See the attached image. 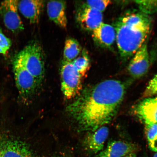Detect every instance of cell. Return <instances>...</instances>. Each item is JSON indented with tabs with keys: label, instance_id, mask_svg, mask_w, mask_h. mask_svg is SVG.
<instances>
[{
	"label": "cell",
	"instance_id": "cell-15",
	"mask_svg": "<svg viewBox=\"0 0 157 157\" xmlns=\"http://www.w3.org/2000/svg\"><path fill=\"white\" fill-rule=\"evenodd\" d=\"M93 31L94 40L103 47L111 46L116 39L114 27L109 24L103 23Z\"/></svg>",
	"mask_w": 157,
	"mask_h": 157
},
{
	"label": "cell",
	"instance_id": "cell-1",
	"mask_svg": "<svg viewBox=\"0 0 157 157\" xmlns=\"http://www.w3.org/2000/svg\"><path fill=\"white\" fill-rule=\"evenodd\" d=\"M127 88L124 82L104 80L80 92L67 111L80 130L93 132L109 123L116 114Z\"/></svg>",
	"mask_w": 157,
	"mask_h": 157
},
{
	"label": "cell",
	"instance_id": "cell-10",
	"mask_svg": "<svg viewBox=\"0 0 157 157\" xmlns=\"http://www.w3.org/2000/svg\"><path fill=\"white\" fill-rule=\"evenodd\" d=\"M109 134V128L105 126H102L93 132H90L84 139V148L92 154H98L103 150L104 144Z\"/></svg>",
	"mask_w": 157,
	"mask_h": 157
},
{
	"label": "cell",
	"instance_id": "cell-11",
	"mask_svg": "<svg viewBox=\"0 0 157 157\" xmlns=\"http://www.w3.org/2000/svg\"><path fill=\"white\" fill-rule=\"evenodd\" d=\"M135 113L145 124H157V97L147 98L137 105Z\"/></svg>",
	"mask_w": 157,
	"mask_h": 157
},
{
	"label": "cell",
	"instance_id": "cell-8",
	"mask_svg": "<svg viewBox=\"0 0 157 157\" xmlns=\"http://www.w3.org/2000/svg\"><path fill=\"white\" fill-rule=\"evenodd\" d=\"M150 65L148 48L145 42L134 55L129 63L128 71L133 78H140L148 72Z\"/></svg>",
	"mask_w": 157,
	"mask_h": 157
},
{
	"label": "cell",
	"instance_id": "cell-6",
	"mask_svg": "<svg viewBox=\"0 0 157 157\" xmlns=\"http://www.w3.org/2000/svg\"><path fill=\"white\" fill-rule=\"evenodd\" d=\"M0 157H46L36 155L29 145L22 140L2 136H0Z\"/></svg>",
	"mask_w": 157,
	"mask_h": 157
},
{
	"label": "cell",
	"instance_id": "cell-17",
	"mask_svg": "<svg viewBox=\"0 0 157 157\" xmlns=\"http://www.w3.org/2000/svg\"><path fill=\"white\" fill-rule=\"evenodd\" d=\"M77 71L83 78L86 76L90 68V61L87 54L76 58L72 62Z\"/></svg>",
	"mask_w": 157,
	"mask_h": 157
},
{
	"label": "cell",
	"instance_id": "cell-4",
	"mask_svg": "<svg viewBox=\"0 0 157 157\" xmlns=\"http://www.w3.org/2000/svg\"><path fill=\"white\" fill-rule=\"evenodd\" d=\"M61 90L65 98L70 99L81 92L82 78L72 62H63L60 69Z\"/></svg>",
	"mask_w": 157,
	"mask_h": 157
},
{
	"label": "cell",
	"instance_id": "cell-20",
	"mask_svg": "<svg viewBox=\"0 0 157 157\" xmlns=\"http://www.w3.org/2000/svg\"><path fill=\"white\" fill-rule=\"evenodd\" d=\"M157 94V74L149 82L146 90L143 93V97H150Z\"/></svg>",
	"mask_w": 157,
	"mask_h": 157
},
{
	"label": "cell",
	"instance_id": "cell-7",
	"mask_svg": "<svg viewBox=\"0 0 157 157\" xmlns=\"http://www.w3.org/2000/svg\"><path fill=\"white\" fill-rule=\"evenodd\" d=\"M19 1L8 0L0 3V14L7 28L14 33L21 32L24 25L18 13Z\"/></svg>",
	"mask_w": 157,
	"mask_h": 157
},
{
	"label": "cell",
	"instance_id": "cell-22",
	"mask_svg": "<svg viewBox=\"0 0 157 157\" xmlns=\"http://www.w3.org/2000/svg\"><path fill=\"white\" fill-rule=\"evenodd\" d=\"M11 44V40L0 29V53L5 54L10 48Z\"/></svg>",
	"mask_w": 157,
	"mask_h": 157
},
{
	"label": "cell",
	"instance_id": "cell-25",
	"mask_svg": "<svg viewBox=\"0 0 157 157\" xmlns=\"http://www.w3.org/2000/svg\"><path fill=\"white\" fill-rule=\"evenodd\" d=\"M153 157H157V152L155 154Z\"/></svg>",
	"mask_w": 157,
	"mask_h": 157
},
{
	"label": "cell",
	"instance_id": "cell-18",
	"mask_svg": "<svg viewBox=\"0 0 157 157\" xmlns=\"http://www.w3.org/2000/svg\"><path fill=\"white\" fill-rule=\"evenodd\" d=\"M141 12L148 15L157 12V1H135Z\"/></svg>",
	"mask_w": 157,
	"mask_h": 157
},
{
	"label": "cell",
	"instance_id": "cell-14",
	"mask_svg": "<svg viewBox=\"0 0 157 157\" xmlns=\"http://www.w3.org/2000/svg\"><path fill=\"white\" fill-rule=\"evenodd\" d=\"M66 3L64 1H50L47 4V13L49 18L62 28L67 26Z\"/></svg>",
	"mask_w": 157,
	"mask_h": 157
},
{
	"label": "cell",
	"instance_id": "cell-13",
	"mask_svg": "<svg viewBox=\"0 0 157 157\" xmlns=\"http://www.w3.org/2000/svg\"><path fill=\"white\" fill-rule=\"evenodd\" d=\"M44 5L41 0H23L19 1L18 9L31 23L35 24L39 22Z\"/></svg>",
	"mask_w": 157,
	"mask_h": 157
},
{
	"label": "cell",
	"instance_id": "cell-16",
	"mask_svg": "<svg viewBox=\"0 0 157 157\" xmlns=\"http://www.w3.org/2000/svg\"><path fill=\"white\" fill-rule=\"evenodd\" d=\"M81 51V47L75 39L68 38L65 42L63 62H72L75 59Z\"/></svg>",
	"mask_w": 157,
	"mask_h": 157
},
{
	"label": "cell",
	"instance_id": "cell-2",
	"mask_svg": "<svg viewBox=\"0 0 157 157\" xmlns=\"http://www.w3.org/2000/svg\"><path fill=\"white\" fill-rule=\"evenodd\" d=\"M151 21L148 15L140 12L128 13L115 21L116 40L121 58H130L144 44Z\"/></svg>",
	"mask_w": 157,
	"mask_h": 157
},
{
	"label": "cell",
	"instance_id": "cell-9",
	"mask_svg": "<svg viewBox=\"0 0 157 157\" xmlns=\"http://www.w3.org/2000/svg\"><path fill=\"white\" fill-rule=\"evenodd\" d=\"M76 19L82 28L93 31L103 22L102 13L83 5L76 13Z\"/></svg>",
	"mask_w": 157,
	"mask_h": 157
},
{
	"label": "cell",
	"instance_id": "cell-12",
	"mask_svg": "<svg viewBox=\"0 0 157 157\" xmlns=\"http://www.w3.org/2000/svg\"><path fill=\"white\" fill-rule=\"evenodd\" d=\"M136 148V146L131 143L112 141L95 157H122L134 153Z\"/></svg>",
	"mask_w": 157,
	"mask_h": 157
},
{
	"label": "cell",
	"instance_id": "cell-24",
	"mask_svg": "<svg viewBox=\"0 0 157 157\" xmlns=\"http://www.w3.org/2000/svg\"><path fill=\"white\" fill-rule=\"evenodd\" d=\"M126 157H137L136 155H135V153H132L129 154L127 155Z\"/></svg>",
	"mask_w": 157,
	"mask_h": 157
},
{
	"label": "cell",
	"instance_id": "cell-23",
	"mask_svg": "<svg viewBox=\"0 0 157 157\" xmlns=\"http://www.w3.org/2000/svg\"><path fill=\"white\" fill-rule=\"evenodd\" d=\"M149 146L152 151L157 152V135L152 142L149 144Z\"/></svg>",
	"mask_w": 157,
	"mask_h": 157
},
{
	"label": "cell",
	"instance_id": "cell-19",
	"mask_svg": "<svg viewBox=\"0 0 157 157\" xmlns=\"http://www.w3.org/2000/svg\"><path fill=\"white\" fill-rule=\"evenodd\" d=\"M109 0H96L86 1L84 3V6L90 9L96 10L102 13L106 9L110 3Z\"/></svg>",
	"mask_w": 157,
	"mask_h": 157
},
{
	"label": "cell",
	"instance_id": "cell-3",
	"mask_svg": "<svg viewBox=\"0 0 157 157\" xmlns=\"http://www.w3.org/2000/svg\"><path fill=\"white\" fill-rule=\"evenodd\" d=\"M16 57L40 84L44 78L45 68L44 53L40 45L36 43L29 44Z\"/></svg>",
	"mask_w": 157,
	"mask_h": 157
},
{
	"label": "cell",
	"instance_id": "cell-21",
	"mask_svg": "<svg viewBox=\"0 0 157 157\" xmlns=\"http://www.w3.org/2000/svg\"><path fill=\"white\" fill-rule=\"evenodd\" d=\"M146 125L147 136L148 144L152 142L157 135V124L155 123L145 124Z\"/></svg>",
	"mask_w": 157,
	"mask_h": 157
},
{
	"label": "cell",
	"instance_id": "cell-5",
	"mask_svg": "<svg viewBox=\"0 0 157 157\" xmlns=\"http://www.w3.org/2000/svg\"><path fill=\"white\" fill-rule=\"evenodd\" d=\"M13 67L16 85L20 95L23 98H29L40 84L17 57L13 61Z\"/></svg>",
	"mask_w": 157,
	"mask_h": 157
}]
</instances>
